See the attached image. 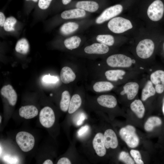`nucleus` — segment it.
I'll use <instances>...</instances> for the list:
<instances>
[{
    "label": "nucleus",
    "mask_w": 164,
    "mask_h": 164,
    "mask_svg": "<svg viewBox=\"0 0 164 164\" xmlns=\"http://www.w3.org/2000/svg\"><path fill=\"white\" fill-rule=\"evenodd\" d=\"M88 73L86 65L74 63L71 66H66L61 69L60 77L64 84H71L74 86L80 81L86 80Z\"/></svg>",
    "instance_id": "1"
},
{
    "label": "nucleus",
    "mask_w": 164,
    "mask_h": 164,
    "mask_svg": "<svg viewBox=\"0 0 164 164\" xmlns=\"http://www.w3.org/2000/svg\"><path fill=\"white\" fill-rule=\"evenodd\" d=\"M133 60L124 54H116L108 56L104 61L98 63L99 65L105 68H119L131 67Z\"/></svg>",
    "instance_id": "2"
},
{
    "label": "nucleus",
    "mask_w": 164,
    "mask_h": 164,
    "mask_svg": "<svg viewBox=\"0 0 164 164\" xmlns=\"http://www.w3.org/2000/svg\"><path fill=\"white\" fill-rule=\"evenodd\" d=\"M119 133L121 138L130 148H135L138 145L139 138L134 126L128 125L121 128Z\"/></svg>",
    "instance_id": "3"
},
{
    "label": "nucleus",
    "mask_w": 164,
    "mask_h": 164,
    "mask_svg": "<svg viewBox=\"0 0 164 164\" xmlns=\"http://www.w3.org/2000/svg\"><path fill=\"white\" fill-rule=\"evenodd\" d=\"M108 26L111 31L116 33H123L133 27L130 21L120 17L111 19L108 22Z\"/></svg>",
    "instance_id": "4"
},
{
    "label": "nucleus",
    "mask_w": 164,
    "mask_h": 164,
    "mask_svg": "<svg viewBox=\"0 0 164 164\" xmlns=\"http://www.w3.org/2000/svg\"><path fill=\"white\" fill-rule=\"evenodd\" d=\"M85 87L83 85L79 86L77 84L75 86L74 93L71 97L68 110L69 114L74 113L81 106L82 95L85 94Z\"/></svg>",
    "instance_id": "5"
},
{
    "label": "nucleus",
    "mask_w": 164,
    "mask_h": 164,
    "mask_svg": "<svg viewBox=\"0 0 164 164\" xmlns=\"http://www.w3.org/2000/svg\"><path fill=\"white\" fill-rule=\"evenodd\" d=\"M115 86L114 83L107 80H92L90 84H86L85 88L94 92L101 93L111 91L115 88Z\"/></svg>",
    "instance_id": "6"
},
{
    "label": "nucleus",
    "mask_w": 164,
    "mask_h": 164,
    "mask_svg": "<svg viewBox=\"0 0 164 164\" xmlns=\"http://www.w3.org/2000/svg\"><path fill=\"white\" fill-rule=\"evenodd\" d=\"M16 141L22 151L28 152L31 150L35 144V138L30 133L21 131L18 132L16 136Z\"/></svg>",
    "instance_id": "7"
},
{
    "label": "nucleus",
    "mask_w": 164,
    "mask_h": 164,
    "mask_svg": "<svg viewBox=\"0 0 164 164\" xmlns=\"http://www.w3.org/2000/svg\"><path fill=\"white\" fill-rule=\"evenodd\" d=\"M164 12V3L162 0H153L149 5L147 14L152 21H157L162 17Z\"/></svg>",
    "instance_id": "8"
},
{
    "label": "nucleus",
    "mask_w": 164,
    "mask_h": 164,
    "mask_svg": "<svg viewBox=\"0 0 164 164\" xmlns=\"http://www.w3.org/2000/svg\"><path fill=\"white\" fill-rule=\"evenodd\" d=\"M155 49L153 41L149 39H145L139 42L137 45L136 51L137 56L142 59H146L150 57Z\"/></svg>",
    "instance_id": "9"
},
{
    "label": "nucleus",
    "mask_w": 164,
    "mask_h": 164,
    "mask_svg": "<svg viewBox=\"0 0 164 164\" xmlns=\"http://www.w3.org/2000/svg\"><path fill=\"white\" fill-rule=\"evenodd\" d=\"M123 5L120 4L115 5L105 9L96 20L97 24H101L118 15L122 11Z\"/></svg>",
    "instance_id": "10"
},
{
    "label": "nucleus",
    "mask_w": 164,
    "mask_h": 164,
    "mask_svg": "<svg viewBox=\"0 0 164 164\" xmlns=\"http://www.w3.org/2000/svg\"><path fill=\"white\" fill-rule=\"evenodd\" d=\"M55 120L54 112L51 108L46 106L41 110L39 114V120L44 127L47 128L51 127L54 124Z\"/></svg>",
    "instance_id": "11"
},
{
    "label": "nucleus",
    "mask_w": 164,
    "mask_h": 164,
    "mask_svg": "<svg viewBox=\"0 0 164 164\" xmlns=\"http://www.w3.org/2000/svg\"><path fill=\"white\" fill-rule=\"evenodd\" d=\"M150 78L156 93H163L164 92V70L159 69L155 71L151 74Z\"/></svg>",
    "instance_id": "12"
},
{
    "label": "nucleus",
    "mask_w": 164,
    "mask_h": 164,
    "mask_svg": "<svg viewBox=\"0 0 164 164\" xmlns=\"http://www.w3.org/2000/svg\"><path fill=\"white\" fill-rule=\"evenodd\" d=\"M97 104L101 107L113 108L117 104L116 98L114 95L109 94H103L99 95L95 99Z\"/></svg>",
    "instance_id": "13"
},
{
    "label": "nucleus",
    "mask_w": 164,
    "mask_h": 164,
    "mask_svg": "<svg viewBox=\"0 0 164 164\" xmlns=\"http://www.w3.org/2000/svg\"><path fill=\"white\" fill-rule=\"evenodd\" d=\"M109 46L100 43H95L85 47L83 51L86 55H101L108 53Z\"/></svg>",
    "instance_id": "14"
},
{
    "label": "nucleus",
    "mask_w": 164,
    "mask_h": 164,
    "mask_svg": "<svg viewBox=\"0 0 164 164\" xmlns=\"http://www.w3.org/2000/svg\"><path fill=\"white\" fill-rule=\"evenodd\" d=\"M139 89V85L137 82H128L123 86L120 94L121 95L126 94L128 99L132 100L138 94Z\"/></svg>",
    "instance_id": "15"
},
{
    "label": "nucleus",
    "mask_w": 164,
    "mask_h": 164,
    "mask_svg": "<svg viewBox=\"0 0 164 164\" xmlns=\"http://www.w3.org/2000/svg\"><path fill=\"white\" fill-rule=\"evenodd\" d=\"M93 148L97 154L100 157L104 156L106 152L104 140V135L102 133H97L92 142Z\"/></svg>",
    "instance_id": "16"
},
{
    "label": "nucleus",
    "mask_w": 164,
    "mask_h": 164,
    "mask_svg": "<svg viewBox=\"0 0 164 164\" xmlns=\"http://www.w3.org/2000/svg\"><path fill=\"white\" fill-rule=\"evenodd\" d=\"M1 95L8 100L9 104L14 106L16 104L17 95L12 87L10 84L5 85L0 91Z\"/></svg>",
    "instance_id": "17"
},
{
    "label": "nucleus",
    "mask_w": 164,
    "mask_h": 164,
    "mask_svg": "<svg viewBox=\"0 0 164 164\" xmlns=\"http://www.w3.org/2000/svg\"><path fill=\"white\" fill-rule=\"evenodd\" d=\"M104 140L106 149L116 148L118 145L117 136L114 131L111 129L105 131L104 135Z\"/></svg>",
    "instance_id": "18"
},
{
    "label": "nucleus",
    "mask_w": 164,
    "mask_h": 164,
    "mask_svg": "<svg viewBox=\"0 0 164 164\" xmlns=\"http://www.w3.org/2000/svg\"><path fill=\"white\" fill-rule=\"evenodd\" d=\"M37 108L32 105L21 107L19 110L20 116L26 119H29L36 116L38 114Z\"/></svg>",
    "instance_id": "19"
},
{
    "label": "nucleus",
    "mask_w": 164,
    "mask_h": 164,
    "mask_svg": "<svg viewBox=\"0 0 164 164\" xmlns=\"http://www.w3.org/2000/svg\"><path fill=\"white\" fill-rule=\"evenodd\" d=\"M77 8L80 9L90 12H94L98 9L99 5L96 2L89 1L78 2L76 5Z\"/></svg>",
    "instance_id": "20"
},
{
    "label": "nucleus",
    "mask_w": 164,
    "mask_h": 164,
    "mask_svg": "<svg viewBox=\"0 0 164 164\" xmlns=\"http://www.w3.org/2000/svg\"><path fill=\"white\" fill-rule=\"evenodd\" d=\"M85 15L84 10L77 8L63 11L61 14V17L64 19H69L82 17Z\"/></svg>",
    "instance_id": "21"
},
{
    "label": "nucleus",
    "mask_w": 164,
    "mask_h": 164,
    "mask_svg": "<svg viewBox=\"0 0 164 164\" xmlns=\"http://www.w3.org/2000/svg\"><path fill=\"white\" fill-rule=\"evenodd\" d=\"M156 93L153 84L150 80H148L142 90L141 100L143 101H145L149 97L154 96Z\"/></svg>",
    "instance_id": "22"
},
{
    "label": "nucleus",
    "mask_w": 164,
    "mask_h": 164,
    "mask_svg": "<svg viewBox=\"0 0 164 164\" xmlns=\"http://www.w3.org/2000/svg\"><path fill=\"white\" fill-rule=\"evenodd\" d=\"M130 107L138 118H141L143 117L145 108L141 100L139 99L135 100L131 103Z\"/></svg>",
    "instance_id": "23"
},
{
    "label": "nucleus",
    "mask_w": 164,
    "mask_h": 164,
    "mask_svg": "<svg viewBox=\"0 0 164 164\" xmlns=\"http://www.w3.org/2000/svg\"><path fill=\"white\" fill-rule=\"evenodd\" d=\"M71 98L70 91L65 90L62 92L60 102V107L63 111L66 112L68 110Z\"/></svg>",
    "instance_id": "24"
},
{
    "label": "nucleus",
    "mask_w": 164,
    "mask_h": 164,
    "mask_svg": "<svg viewBox=\"0 0 164 164\" xmlns=\"http://www.w3.org/2000/svg\"><path fill=\"white\" fill-rule=\"evenodd\" d=\"M81 42V39L79 37L74 36L66 39L64 42V44L66 48L72 50L78 48Z\"/></svg>",
    "instance_id": "25"
},
{
    "label": "nucleus",
    "mask_w": 164,
    "mask_h": 164,
    "mask_svg": "<svg viewBox=\"0 0 164 164\" xmlns=\"http://www.w3.org/2000/svg\"><path fill=\"white\" fill-rule=\"evenodd\" d=\"M161 119L156 116L149 118L144 125V129L145 131L149 132L152 131L154 127L159 126L162 124Z\"/></svg>",
    "instance_id": "26"
},
{
    "label": "nucleus",
    "mask_w": 164,
    "mask_h": 164,
    "mask_svg": "<svg viewBox=\"0 0 164 164\" xmlns=\"http://www.w3.org/2000/svg\"><path fill=\"white\" fill-rule=\"evenodd\" d=\"M78 25L74 22H70L64 24L60 28V31L63 35L70 34L78 28Z\"/></svg>",
    "instance_id": "27"
},
{
    "label": "nucleus",
    "mask_w": 164,
    "mask_h": 164,
    "mask_svg": "<svg viewBox=\"0 0 164 164\" xmlns=\"http://www.w3.org/2000/svg\"><path fill=\"white\" fill-rule=\"evenodd\" d=\"M29 49V45L27 40L25 38L19 40L15 46L16 51L21 54H25L28 53Z\"/></svg>",
    "instance_id": "28"
},
{
    "label": "nucleus",
    "mask_w": 164,
    "mask_h": 164,
    "mask_svg": "<svg viewBox=\"0 0 164 164\" xmlns=\"http://www.w3.org/2000/svg\"><path fill=\"white\" fill-rule=\"evenodd\" d=\"M96 39L98 42L108 46H113L114 42L113 36L110 35H100L97 36Z\"/></svg>",
    "instance_id": "29"
},
{
    "label": "nucleus",
    "mask_w": 164,
    "mask_h": 164,
    "mask_svg": "<svg viewBox=\"0 0 164 164\" xmlns=\"http://www.w3.org/2000/svg\"><path fill=\"white\" fill-rule=\"evenodd\" d=\"M16 22V19L13 17L11 16L7 18L4 24V29L6 31L14 30V27Z\"/></svg>",
    "instance_id": "30"
},
{
    "label": "nucleus",
    "mask_w": 164,
    "mask_h": 164,
    "mask_svg": "<svg viewBox=\"0 0 164 164\" xmlns=\"http://www.w3.org/2000/svg\"><path fill=\"white\" fill-rule=\"evenodd\" d=\"M119 159L127 164H134L135 162L130 156L129 154L125 152L122 151L120 154Z\"/></svg>",
    "instance_id": "31"
},
{
    "label": "nucleus",
    "mask_w": 164,
    "mask_h": 164,
    "mask_svg": "<svg viewBox=\"0 0 164 164\" xmlns=\"http://www.w3.org/2000/svg\"><path fill=\"white\" fill-rule=\"evenodd\" d=\"M132 156L137 164H143L144 162L141 159V156L139 152L137 150L132 149L130 151Z\"/></svg>",
    "instance_id": "32"
},
{
    "label": "nucleus",
    "mask_w": 164,
    "mask_h": 164,
    "mask_svg": "<svg viewBox=\"0 0 164 164\" xmlns=\"http://www.w3.org/2000/svg\"><path fill=\"white\" fill-rule=\"evenodd\" d=\"M3 159L4 161L8 164H17L19 162V159L17 157L9 154L4 155Z\"/></svg>",
    "instance_id": "33"
},
{
    "label": "nucleus",
    "mask_w": 164,
    "mask_h": 164,
    "mask_svg": "<svg viewBox=\"0 0 164 164\" xmlns=\"http://www.w3.org/2000/svg\"><path fill=\"white\" fill-rule=\"evenodd\" d=\"M42 80L44 82L47 83H55L59 80L57 77L51 76L50 74L43 76Z\"/></svg>",
    "instance_id": "34"
},
{
    "label": "nucleus",
    "mask_w": 164,
    "mask_h": 164,
    "mask_svg": "<svg viewBox=\"0 0 164 164\" xmlns=\"http://www.w3.org/2000/svg\"><path fill=\"white\" fill-rule=\"evenodd\" d=\"M52 0H39L38 5L40 8L45 9L49 7Z\"/></svg>",
    "instance_id": "35"
},
{
    "label": "nucleus",
    "mask_w": 164,
    "mask_h": 164,
    "mask_svg": "<svg viewBox=\"0 0 164 164\" xmlns=\"http://www.w3.org/2000/svg\"><path fill=\"white\" fill-rule=\"evenodd\" d=\"M89 127L87 125L81 127L78 131L77 134L79 137H81L87 134L89 130Z\"/></svg>",
    "instance_id": "36"
},
{
    "label": "nucleus",
    "mask_w": 164,
    "mask_h": 164,
    "mask_svg": "<svg viewBox=\"0 0 164 164\" xmlns=\"http://www.w3.org/2000/svg\"><path fill=\"white\" fill-rule=\"evenodd\" d=\"M86 118L85 114L83 112L80 113L78 115L76 123L77 125H81Z\"/></svg>",
    "instance_id": "37"
},
{
    "label": "nucleus",
    "mask_w": 164,
    "mask_h": 164,
    "mask_svg": "<svg viewBox=\"0 0 164 164\" xmlns=\"http://www.w3.org/2000/svg\"><path fill=\"white\" fill-rule=\"evenodd\" d=\"M57 164H70L71 162L67 158L63 157L60 159L57 163Z\"/></svg>",
    "instance_id": "38"
},
{
    "label": "nucleus",
    "mask_w": 164,
    "mask_h": 164,
    "mask_svg": "<svg viewBox=\"0 0 164 164\" xmlns=\"http://www.w3.org/2000/svg\"><path fill=\"white\" fill-rule=\"evenodd\" d=\"M5 20V17L4 14L2 12H0V26H3Z\"/></svg>",
    "instance_id": "39"
},
{
    "label": "nucleus",
    "mask_w": 164,
    "mask_h": 164,
    "mask_svg": "<svg viewBox=\"0 0 164 164\" xmlns=\"http://www.w3.org/2000/svg\"><path fill=\"white\" fill-rule=\"evenodd\" d=\"M53 162L50 159H47L45 160L43 163V164H52Z\"/></svg>",
    "instance_id": "40"
},
{
    "label": "nucleus",
    "mask_w": 164,
    "mask_h": 164,
    "mask_svg": "<svg viewBox=\"0 0 164 164\" xmlns=\"http://www.w3.org/2000/svg\"><path fill=\"white\" fill-rule=\"evenodd\" d=\"M71 0H62L63 3L65 5H67L69 3Z\"/></svg>",
    "instance_id": "41"
},
{
    "label": "nucleus",
    "mask_w": 164,
    "mask_h": 164,
    "mask_svg": "<svg viewBox=\"0 0 164 164\" xmlns=\"http://www.w3.org/2000/svg\"><path fill=\"white\" fill-rule=\"evenodd\" d=\"M162 111L163 114H164V97L162 105Z\"/></svg>",
    "instance_id": "42"
},
{
    "label": "nucleus",
    "mask_w": 164,
    "mask_h": 164,
    "mask_svg": "<svg viewBox=\"0 0 164 164\" xmlns=\"http://www.w3.org/2000/svg\"><path fill=\"white\" fill-rule=\"evenodd\" d=\"M26 0L28 1V0ZM32 0L34 2H36L38 1V0Z\"/></svg>",
    "instance_id": "43"
},
{
    "label": "nucleus",
    "mask_w": 164,
    "mask_h": 164,
    "mask_svg": "<svg viewBox=\"0 0 164 164\" xmlns=\"http://www.w3.org/2000/svg\"><path fill=\"white\" fill-rule=\"evenodd\" d=\"M1 120H2V117H1V116L0 115V123L1 122Z\"/></svg>",
    "instance_id": "44"
},
{
    "label": "nucleus",
    "mask_w": 164,
    "mask_h": 164,
    "mask_svg": "<svg viewBox=\"0 0 164 164\" xmlns=\"http://www.w3.org/2000/svg\"><path fill=\"white\" fill-rule=\"evenodd\" d=\"M163 49H164V43L163 44Z\"/></svg>",
    "instance_id": "45"
}]
</instances>
